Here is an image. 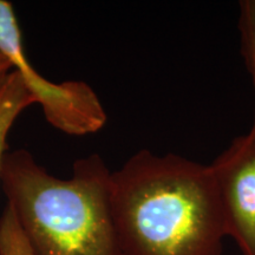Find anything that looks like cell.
Segmentation results:
<instances>
[{"mask_svg": "<svg viewBox=\"0 0 255 255\" xmlns=\"http://www.w3.org/2000/svg\"><path fill=\"white\" fill-rule=\"evenodd\" d=\"M111 207L126 255H222L227 226L210 164L143 149L111 171Z\"/></svg>", "mask_w": 255, "mask_h": 255, "instance_id": "1", "label": "cell"}, {"mask_svg": "<svg viewBox=\"0 0 255 255\" xmlns=\"http://www.w3.org/2000/svg\"><path fill=\"white\" fill-rule=\"evenodd\" d=\"M0 183L33 255H126L111 207V171L98 154L78 158L63 180L17 149L6 152Z\"/></svg>", "mask_w": 255, "mask_h": 255, "instance_id": "2", "label": "cell"}, {"mask_svg": "<svg viewBox=\"0 0 255 255\" xmlns=\"http://www.w3.org/2000/svg\"><path fill=\"white\" fill-rule=\"evenodd\" d=\"M0 52L6 56L40 105L51 126L70 136L100 131L108 121L102 102L88 83L51 82L32 66L25 55L20 26L11 2L0 0Z\"/></svg>", "mask_w": 255, "mask_h": 255, "instance_id": "3", "label": "cell"}, {"mask_svg": "<svg viewBox=\"0 0 255 255\" xmlns=\"http://www.w3.org/2000/svg\"><path fill=\"white\" fill-rule=\"evenodd\" d=\"M227 234L242 255H255V135L235 137L212 164Z\"/></svg>", "mask_w": 255, "mask_h": 255, "instance_id": "4", "label": "cell"}, {"mask_svg": "<svg viewBox=\"0 0 255 255\" xmlns=\"http://www.w3.org/2000/svg\"><path fill=\"white\" fill-rule=\"evenodd\" d=\"M36 103L20 75L15 71L0 76V173L12 127L25 109Z\"/></svg>", "mask_w": 255, "mask_h": 255, "instance_id": "5", "label": "cell"}, {"mask_svg": "<svg viewBox=\"0 0 255 255\" xmlns=\"http://www.w3.org/2000/svg\"><path fill=\"white\" fill-rule=\"evenodd\" d=\"M238 27L240 32L241 55L250 72L255 95V0H242L239 4ZM255 135V102L253 124L250 130Z\"/></svg>", "mask_w": 255, "mask_h": 255, "instance_id": "6", "label": "cell"}, {"mask_svg": "<svg viewBox=\"0 0 255 255\" xmlns=\"http://www.w3.org/2000/svg\"><path fill=\"white\" fill-rule=\"evenodd\" d=\"M0 255H33L13 209L7 203L0 216Z\"/></svg>", "mask_w": 255, "mask_h": 255, "instance_id": "7", "label": "cell"}, {"mask_svg": "<svg viewBox=\"0 0 255 255\" xmlns=\"http://www.w3.org/2000/svg\"><path fill=\"white\" fill-rule=\"evenodd\" d=\"M11 70H13V66H12L11 62H9L7 57L4 56L1 52H0V76L4 75L6 72L11 71Z\"/></svg>", "mask_w": 255, "mask_h": 255, "instance_id": "8", "label": "cell"}]
</instances>
